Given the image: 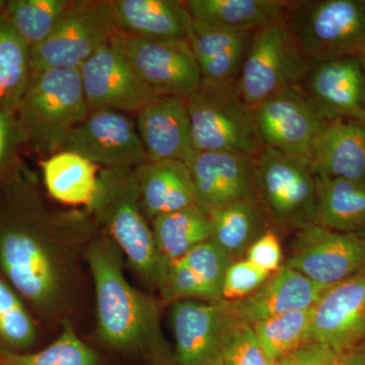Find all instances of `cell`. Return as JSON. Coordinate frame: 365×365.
I'll return each mask as SVG.
<instances>
[{"label":"cell","instance_id":"cell-12","mask_svg":"<svg viewBox=\"0 0 365 365\" xmlns=\"http://www.w3.org/2000/svg\"><path fill=\"white\" fill-rule=\"evenodd\" d=\"M284 265L331 287L365 268V232H334L319 223L297 228Z\"/></svg>","mask_w":365,"mask_h":365},{"label":"cell","instance_id":"cell-5","mask_svg":"<svg viewBox=\"0 0 365 365\" xmlns=\"http://www.w3.org/2000/svg\"><path fill=\"white\" fill-rule=\"evenodd\" d=\"M194 151H227L256 157L262 150L253 108L242 98L237 79L201 81L186 98Z\"/></svg>","mask_w":365,"mask_h":365},{"label":"cell","instance_id":"cell-38","mask_svg":"<svg viewBox=\"0 0 365 365\" xmlns=\"http://www.w3.org/2000/svg\"><path fill=\"white\" fill-rule=\"evenodd\" d=\"M272 274L256 267L245 259L232 262L223 279L222 297L227 302L246 299L259 289Z\"/></svg>","mask_w":365,"mask_h":365},{"label":"cell","instance_id":"cell-22","mask_svg":"<svg viewBox=\"0 0 365 365\" xmlns=\"http://www.w3.org/2000/svg\"><path fill=\"white\" fill-rule=\"evenodd\" d=\"M254 32L192 20L187 41L204 81L227 83L239 78Z\"/></svg>","mask_w":365,"mask_h":365},{"label":"cell","instance_id":"cell-32","mask_svg":"<svg viewBox=\"0 0 365 365\" xmlns=\"http://www.w3.org/2000/svg\"><path fill=\"white\" fill-rule=\"evenodd\" d=\"M314 307L281 314L252 326L267 356L274 362L311 342Z\"/></svg>","mask_w":365,"mask_h":365},{"label":"cell","instance_id":"cell-15","mask_svg":"<svg viewBox=\"0 0 365 365\" xmlns=\"http://www.w3.org/2000/svg\"><path fill=\"white\" fill-rule=\"evenodd\" d=\"M91 110L138 114L158 97L112 43L101 48L78 69Z\"/></svg>","mask_w":365,"mask_h":365},{"label":"cell","instance_id":"cell-19","mask_svg":"<svg viewBox=\"0 0 365 365\" xmlns=\"http://www.w3.org/2000/svg\"><path fill=\"white\" fill-rule=\"evenodd\" d=\"M328 287L282 265L253 294L230 302V307L239 323L253 326L274 317L314 307Z\"/></svg>","mask_w":365,"mask_h":365},{"label":"cell","instance_id":"cell-43","mask_svg":"<svg viewBox=\"0 0 365 365\" xmlns=\"http://www.w3.org/2000/svg\"><path fill=\"white\" fill-rule=\"evenodd\" d=\"M360 60H361V63H362V66H364V74H365V56L361 57V58H360Z\"/></svg>","mask_w":365,"mask_h":365},{"label":"cell","instance_id":"cell-11","mask_svg":"<svg viewBox=\"0 0 365 365\" xmlns=\"http://www.w3.org/2000/svg\"><path fill=\"white\" fill-rule=\"evenodd\" d=\"M111 43L158 96H176L186 100L202 81L187 40L140 39L118 32Z\"/></svg>","mask_w":365,"mask_h":365},{"label":"cell","instance_id":"cell-41","mask_svg":"<svg viewBox=\"0 0 365 365\" xmlns=\"http://www.w3.org/2000/svg\"><path fill=\"white\" fill-rule=\"evenodd\" d=\"M339 365H365V341L340 354Z\"/></svg>","mask_w":365,"mask_h":365},{"label":"cell","instance_id":"cell-42","mask_svg":"<svg viewBox=\"0 0 365 365\" xmlns=\"http://www.w3.org/2000/svg\"><path fill=\"white\" fill-rule=\"evenodd\" d=\"M6 0H0V16L4 13V6H6Z\"/></svg>","mask_w":365,"mask_h":365},{"label":"cell","instance_id":"cell-27","mask_svg":"<svg viewBox=\"0 0 365 365\" xmlns=\"http://www.w3.org/2000/svg\"><path fill=\"white\" fill-rule=\"evenodd\" d=\"M192 20L255 31L285 20L289 4L279 0H189Z\"/></svg>","mask_w":365,"mask_h":365},{"label":"cell","instance_id":"cell-33","mask_svg":"<svg viewBox=\"0 0 365 365\" xmlns=\"http://www.w3.org/2000/svg\"><path fill=\"white\" fill-rule=\"evenodd\" d=\"M0 365H98V353L81 339L71 321L61 324L57 339L37 352L0 351Z\"/></svg>","mask_w":365,"mask_h":365},{"label":"cell","instance_id":"cell-3","mask_svg":"<svg viewBox=\"0 0 365 365\" xmlns=\"http://www.w3.org/2000/svg\"><path fill=\"white\" fill-rule=\"evenodd\" d=\"M85 208L100 230L121 250L134 272L160 289L169 265L160 256L150 223L141 211L134 169L101 170L95 195Z\"/></svg>","mask_w":365,"mask_h":365},{"label":"cell","instance_id":"cell-8","mask_svg":"<svg viewBox=\"0 0 365 365\" xmlns=\"http://www.w3.org/2000/svg\"><path fill=\"white\" fill-rule=\"evenodd\" d=\"M254 186L257 200L277 225L318 223L316 177L306 158L264 148L254 158Z\"/></svg>","mask_w":365,"mask_h":365},{"label":"cell","instance_id":"cell-28","mask_svg":"<svg viewBox=\"0 0 365 365\" xmlns=\"http://www.w3.org/2000/svg\"><path fill=\"white\" fill-rule=\"evenodd\" d=\"M150 227L155 246L168 265L212 239L208 212L198 205L158 216Z\"/></svg>","mask_w":365,"mask_h":365},{"label":"cell","instance_id":"cell-39","mask_svg":"<svg viewBox=\"0 0 365 365\" xmlns=\"http://www.w3.org/2000/svg\"><path fill=\"white\" fill-rule=\"evenodd\" d=\"M282 258L279 239L272 230H267L257 237L246 253L247 260L270 274L277 272L282 267Z\"/></svg>","mask_w":365,"mask_h":365},{"label":"cell","instance_id":"cell-30","mask_svg":"<svg viewBox=\"0 0 365 365\" xmlns=\"http://www.w3.org/2000/svg\"><path fill=\"white\" fill-rule=\"evenodd\" d=\"M212 240L232 258L246 254L260 237L261 213L258 200H241L208 210Z\"/></svg>","mask_w":365,"mask_h":365},{"label":"cell","instance_id":"cell-31","mask_svg":"<svg viewBox=\"0 0 365 365\" xmlns=\"http://www.w3.org/2000/svg\"><path fill=\"white\" fill-rule=\"evenodd\" d=\"M39 339L37 319L0 275V351L28 352Z\"/></svg>","mask_w":365,"mask_h":365},{"label":"cell","instance_id":"cell-7","mask_svg":"<svg viewBox=\"0 0 365 365\" xmlns=\"http://www.w3.org/2000/svg\"><path fill=\"white\" fill-rule=\"evenodd\" d=\"M118 33L111 0H72L49 37L31 49L32 76L78 71Z\"/></svg>","mask_w":365,"mask_h":365},{"label":"cell","instance_id":"cell-18","mask_svg":"<svg viewBox=\"0 0 365 365\" xmlns=\"http://www.w3.org/2000/svg\"><path fill=\"white\" fill-rule=\"evenodd\" d=\"M254 158L227 151H192L184 163L191 174L196 202L205 211L256 199Z\"/></svg>","mask_w":365,"mask_h":365},{"label":"cell","instance_id":"cell-13","mask_svg":"<svg viewBox=\"0 0 365 365\" xmlns=\"http://www.w3.org/2000/svg\"><path fill=\"white\" fill-rule=\"evenodd\" d=\"M254 112L263 148L307 160L327 121L300 86L278 91L255 108Z\"/></svg>","mask_w":365,"mask_h":365},{"label":"cell","instance_id":"cell-35","mask_svg":"<svg viewBox=\"0 0 365 365\" xmlns=\"http://www.w3.org/2000/svg\"><path fill=\"white\" fill-rule=\"evenodd\" d=\"M202 282L213 300H222L223 279L234 262L212 239L201 242L179 259Z\"/></svg>","mask_w":365,"mask_h":365},{"label":"cell","instance_id":"cell-6","mask_svg":"<svg viewBox=\"0 0 365 365\" xmlns=\"http://www.w3.org/2000/svg\"><path fill=\"white\" fill-rule=\"evenodd\" d=\"M285 20L309 61L365 56V0L300 1Z\"/></svg>","mask_w":365,"mask_h":365},{"label":"cell","instance_id":"cell-29","mask_svg":"<svg viewBox=\"0 0 365 365\" xmlns=\"http://www.w3.org/2000/svg\"><path fill=\"white\" fill-rule=\"evenodd\" d=\"M31 47L0 16V110L16 113L30 85Z\"/></svg>","mask_w":365,"mask_h":365},{"label":"cell","instance_id":"cell-2","mask_svg":"<svg viewBox=\"0 0 365 365\" xmlns=\"http://www.w3.org/2000/svg\"><path fill=\"white\" fill-rule=\"evenodd\" d=\"M85 261L95 289L98 340L112 349L143 352L165 361L169 347L160 304L127 280L121 250L101 230L88 245Z\"/></svg>","mask_w":365,"mask_h":365},{"label":"cell","instance_id":"cell-24","mask_svg":"<svg viewBox=\"0 0 365 365\" xmlns=\"http://www.w3.org/2000/svg\"><path fill=\"white\" fill-rule=\"evenodd\" d=\"M118 32L150 40H187L192 18L186 2L111 0Z\"/></svg>","mask_w":365,"mask_h":365},{"label":"cell","instance_id":"cell-9","mask_svg":"<svg viewBox=\"0 0 365 365\" xmlns=\"http://www.w3.org/2000/svg\"><path fill=\"white\" fill-rule=\"evenodd\" d=\"M311 61L290 32L287 20L255 31L237 79L242 98L258 107L278 91L299 86Z\"/></svg>","mask_w":365,"mask_h":365},{"label":"cell","instance_id":"cell-16","mask_svg":"<svg viewBox=\"0 0 365 365\" xmlns=\"http://www.w3.org/2000/svg\"><path fill=\"white\" fill-rule=\"evenodd\" d=\"M365 341V268L331 285L314 304L311 342L342 354Z\"/></svg>","mask_w":365,"mask_h":365},{"label":"cell","instance_id":"cell-34","mask_svg":"<svg viewBox=\"0 0 365 365\" xmlns=\"http://www.w3.org/2000/svg\"><path fill=\"white\" fill-rule=\"evenodd\" d=\"M71 0H6L4 14L31 49L49 37Z\"/></svg>","mask_w":365,"mask_h":365},{"label":"cell","instance_id":"cell-44","mask_svg":"<svg viewBox=\"0 0 365 365\" xmlns=\"http://www.w3.org/2000/svg\"><path fill=\"white\" fill-rule=\"evenodd\" d=\"M153 365H170V364H168L167 362H165V361H160V362H158V364H155Z\"/></svg>","mask_w":365,"mask_h":365},{"label":"cell","instance_id":"cell-4","mask_svg":"<svg viewBox=\"0 0 365 365\" xmlns=\"http://www.w3.org/2000/svg\"><path fill=\"white\" fill-rule=\"evenodd\" d=\"M88 112L79 71L50 69L31 78L16 116L26 148L43 160L59 153Z\"/></svg>","mask_w":365,"mask_h":365},{"label":"cell","instance_id":"cell-21","mask_svg":"<svg viewBox=\"0 0 365 365\" xmlns=\"http://www.w3.org/2000/svg\"><path fill=\"white\" fill-rule=\"evenodd\" d=\"M309 162L316 176L365 180V123L350 118L327 120Z\"/></svg>","mask_w":365,"mask_h":365},{"label":"cell","instance_id":"cell-37","mask_svg":"<svg viewBox=\"0 0 365 365\" xmlns=\"http://www.w3.org/2000/svg\"><path fill=\"white\" fill-rule=\"evenodd\" d=\"M26 148L16 113L0 110V182L13 176L25 165L21 157Z\"/></svg>","mask_w":365,"mask_h":365},{"label":"cell","instance_id":"cell-23","mask_svg":"<svg viewBox=\"0 0 365 365\" xmlns=\"http://www.w3.org/2000/svg\"><path fill=\"white\" fill-rule=\"evenodd\" d=\"M139 204L148 222L158 216L197 205L191 174L182 160H146L134 168Z\"/></svg>","mask_w":365,"mask_h":365},{"label":"cell","instance_id":"cell-20","mask_svg":"<svg viewBox=\"0 0 365 365\" xmlns=\"http://www.w3.org/2000/svg\"><path fill=\"white\" fill-rule=\"evenodd\" d=\"M135 117L137 131L150 162H184L193 151L185 98L158 96Z\"/></svg>","mask_w":365,"mask_h":365},{"label":"cell","instance_id":"cell-1","mask_svg":"<svg viewBox=\"0 0 365 365\" xmlns=\"http://www.w3.org/2000/svg\"><path fill=\"white\" fill-rule=\"evenodd\" d=\"M100 232L85 207L50 205L26 163L0 182V275L36 319L71 321L81 262Z\"/></svg>","mask_w":365,"mask_h":365},{"label":"cell","instance_id":"cell-14","mask_svg":"<svg viewBox=\"0 0 365 365\" xmlns=\"http://www.w3.org/2000/svg\"><path fill=\"white\" fill-rule=\"evenodd\" d=\"M60 151L76 153L104 169H134L148 160L135 121L111 110L88 112L67 135Z\"/></svg>","mask_w":365,"mask_h":365},{"label":"cell","instance_id":"cell-17","mask_svg":"<svg viewBox=\"0 0 365 365\" xmlns=\"http://www.w3.org/2000/svg\"><path fill=\"white\" fill-rule=\"evenodd\" d=\"M299 86L325 119L350 118L365 123V74L359 57L311 61Z\"/></svg>","mask_w":365,"mask_h":365},{"label":"cell","instance_id":"cell-10","mask_svg":"<svg viewBox=\"0 0 365 365\" xmlns=\"http://www.w3.org/2000/svg\"><path fill=\"white\" fill-rule=\"evenodd\" d=\"M175 365H220L232 329L239 324L227 300H178L170 304Z\"/></svg>","mask_w":365,"mask_h":365},{"label":"cell","instance_id":"cell-26","mask_svg":"<svg viewBox=\"0 0 365 365\" xmlns=\"http://www.w3.org/2000/svg\"><path fill=\"white\" fill-rule=\"evenodd\" d=\"M47 195L72 207L88 205L98 186L97 165L68 151H59L39 163Z\"/></svg>","mask_w":365,"mask_h":365},{"label":"cell","instance_id":"cell-36","mask_svg":"<svg viewBox=\"0 0 365 365\" xmlns=\"http://www.w3.org/2000/svg\"><path fill=\"white\" fill-rule=\"evenodd\" d=\"M220 365H277L257 339L253 327L239 323L228 336Z\"/></svg>","mask_w":365,"mask_h":365},{"label":"cell","instance_id":"cell-25","mask_svg":"<svg viewBox=\"0 0 365 365\" xmlns=\"http://www.w3.org/2000/svg\"><path fill=\"white\" fill-rule=\"evenodd\" d=\"M314 177L319 225L334 232H365V180Z\"/></svg>","mask_w":365,"mask_h":365},{"label":"cell","instance_id":"cell-40","mask_svg":"<svg viewBox=\"0 0 365 365\" xmlns=\"http://www.w3.org/2000/svg\"><path fill=\"white\" fill-rule=\"evenodd\" d=\"M340 354L317 342L302 345L283 357L277 365H339Z\"/></svg>","mask_w":365,"mask_h":365}]
</instances>
